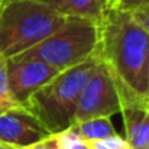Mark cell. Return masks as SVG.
<instances>
[{
	"label": "cell",
	"mask_w": 149,
	"mask_h": 149,
	"mask_svg": "<svg viewBox=\"0 0 149 149\" xmlns=\"http://www.w3.org/2000/svg\"><path fill=\"white\" fill-rule=\"evenodd\" d=\"M122 110L120 94L107 68L97 61L77 103L74 123L96 117H111Z\"/></svg>",
	"instance_id": "obj_5"
},
{
	"label": "cell",
	"mask_w": 149,
	"mask_h": 149,
	"mask_svg": "<svg viewBox=\"0 0 149 149\" xmlns=\"http://www.w3.org/2000/svg\"><path fill=\"white\" fill-rule=\"evenodd\" d=\"M20 149H47V139L36 142V143H32V145H28V146H23Z\"/></svg>",
	"instance_id": "obj_15"
},
{
	"label": "cell",
	"mask_w": 149,
	"mask_h": 149,
	"mask_svg": "<svg viewBox=\"0 0 149 149\" xmlns=\"http://www.w3.org/2000/svg\"><path fill=\"white\" fill-rule=\"evenodd\" d=\"M23 107L17 100L13 97L7 80V71H6V58L0 56V111Z\"/></svg>",
	"instance_id": "obj_11"
},
{
	"label": "cell",
	"mask_w": 149,
	"mask_h": 149,
	"mask_svg": "<svg viewBox=\"0 0 149 149\" xmlns=\"http://www.w3.org/2000/svg\"><path fill=\"white\" fill-rule=\"evenodd\" d=\"M51 135L41 120L26 107L0 111V142L23 148L41 142Z\"/></svg>",
	"instance_id": "obj_7"
},
{
	"label": "cell",
	"mask_w": 149,
	"mask_h": 149,
	"mask_svg": "<svg viewBox=\"0 0 149 149\" xmlns=\"http://www.w3.org/2000/svg\"><path fill=\"white\" fill-rule=\"evenodd\" d=\"M54 138L59 149H87L86 142L80 139V136L75 133L72 126L58 133H54Z\"/></svg>",
	"instance_id": "obj_12"
},
{
	"label": "cell",
	"mask_w": 149,
	"mask_h": 149,
	"mask_svg": "<svg viewBox=\"0 0 149 149\" xmlns=\"http://www.w3.org/2000/svg\"><path fill=\"white\" fill-rule=\"evenodd\" d=\"M4 1H6V0H0V10H1V7H3V4H4Z\"/></svg>",
	"instance_id": "obj_22"
},
{
	"label": "cell",
	"mask_w": 149,
	"mask_h": 149,
	"mask_svg": "<svg viewBox=\"0 0 149 149\" xmlns=\"http://www.w3.org/2000/svg\"><path fill=\"white\" fill-rule=\"evenodd\" d=\"M126 141L132 149H145L149 145V101L122 106Z\"/></svg>",
	"instance_id": "obj_8"
},
{
	"label": "cell",
	"mask_w": 149,
	"mask_h": 149,
	"mask_svg": "<svg viewBox=\"0 0 149 149\" xmlns=\"http://www.w3.org/2000/svg\"><path fill=\"white\" fill-rule=\"evenodd\" d=\"M99 36V22L80 16H67L54 33L19 55L65 70L94 56Z\"/></svg>",
	"instance_id": "obj_4"
},
{
	"label": "cell",
	"mask_w": 149,
	"mask_h": 149,
	"mask_svg": "<svg viewBox=\"0 0 149 149\" xmlns=\"http://www.w3.org/2000/svg\"><path fill=\"white\" fill-rule=\"evenodd\" d=\"M87 149H132L129 146L126 138L120 136L119 133L114 136H109L104 139H97V141H88L86 142Z\"/></svg>",
	"instance_id": "obj_13"
},
{
	"label": "cell",
	"mask_w": 149,
	"mask_h": 149,
	"mask_svg": "<svg viewBox=\"0 0 149 149\" xmlns=\"http://www.w3.org/2000/svg\"><path fill=\"white\" fill-rule=\"evenodd\" d=\"M133 4H149V0H126L122 7H129V6H133Z\"/></svg>",
	"instance_id": "obj_16"
},
{
	"label": "cell",
	"mask_w": 149,
	"mask_h": 149,
	"mask_svg": "<svg viewBox=\"0 0 149 149\" xmlns=\"http://www.w3.org/2000/svg\"><path fill=\"white\" fill-rule=\"evenodd\" d=\"M97 61L99 58L94 55L81 64L62 70L29 97L25 107L41 120L49 133L65 130L74 123L80 94Z\"/></svg>",
	"instance_id": "obj_3"
},
{
	"label": "cell",
	"mask_w": 149,
	"mask_h": 149,
	"mask_svg": "<svg viewBox=\"0 0 149 149\" xmlns=\"http://www.w3.org/2000/svg\"><path fill=\"white\" fill-rule=\"evenodd\" d=\"M125 1L126 0H107V6L109 9H117V7H122Z\"/></svg>",
	"instance_id": "obj_17"
},
{
	"label": "cell",
	"mask_w": 149,
	"mask_h": 149,
	"mask_svg": "<svg viewBox=\"0 0 149 149\" xmlns=\"http://www.w3.org/2000/svg\"><path fill=\"white\" fill-rule=\"evenodd\" d=\"M71 126L75 130V133L80 136V139L84 142L104 139L117 135V130L114 129L110 117H96V119L81 120L72 123Z\"/></svg>",
	"instance_id": "obj_10"
},
{
	"label": "cell",
	"mask_w": 149,
	"mask_h": 149,
	"mask_svg": "<svg viewBox=\"0 0 149 149\" xmlns=\"http://www.w3.org/2000/svg\"><path fill=\"white\" fill-rule=\"evenodd\" d=\"M148 100H149V65H148Z\"/></svg>",
	"instance_id": "obj_21"
},
{
	"label": "cell",
	"mask_w": 149,
	"mask_h": 149,
	"mask_svg": "<svg viewBox=\"0 0 149 149\" xmlns=\"http://www.w3.org/2000/svg\"><path fill=\"white\" fill-rule=\"evenodd\" d=\"M6 71L13 97L25 107L29 97L56 77L62 70L51 67L35 58L15 55L6 58Z\"/></svg>",
	"instance_id": "obj_6"
},
{
	"label": "cell",
	"mask_w": 149,
	"mask_h": 149,
	"mask_svg": "<svg viewBox=\"0 0 149 149\" xmlns=\"http://www.w3.org/2000/svg\"><path fill=\"white\" fill-rule=\"evenodd\" d=\"M145 149H149V145H148V146H146V148H145Z\"/></svg>",
	"instance_id": "obj_23"
},
{
	"label": "cell",
	"mask_w": 149,
	"mask_h": 149,
	"mask_svg": "<svg viewBox=\"0 0 149 149\" xmlns=\"http://www.w3.org/2000/svg\"><path fill=\"white\" fill-rule=\"evenodd\" d=\"M0 149H20V148L19 146H15V145H10V143L0 142Z\"/></svg>",
	"instance_id": "obj_20"
},
{
	"label": "cell",
	"mask_w": 149,
	"mask_h": 149,
	"mask_svg": "<svg viewBox=\"0 0 149 149\" xmlns=\"http://www.w3.org/2000/svg\"><path fill=\"white\" fill-rule=\"evenodd\" d=\"M36 1H41V3H45V4H49L52 7H59V4H61V0H36Z\"/></svg>",
	"instance_id": "obj_19"
},
{
	"label": "cell",
	"mask_w": 149,
	"mask_h": 149,
	"mask_svg": "<svg viewBox=\"0 0 149 149\" xmlns=\"http://www.w3.org/2000/svg\"><path fill=\"white\" fill-rule=\"evenodd\" d=\"M65 17L56 7L36 0H6L0 10V56L10 58L35 47Z\"/></svg>",
	"instance_id": "obj_2"
},
{
	"label": "cell",
	"mask_w": 149,
	"mask_h": 149,
	"mask_svg": "<svg viewBox=\"0 0 149 149\" xmlns=\"http://www.w3.org/2000/svg\"><path fill=\"white\" fill-rule=\"evenodd\" d=\"M125 9H127L133 15V17L149 33V4H133V6H129Z\"/></svg>",
	"instance_id": "obj_14"
},
{
	"label": "cell",
	"mask_w": 149,
	"mask_h": 149,
	"mask_svg": "<svg viewBox=\"0 0 149 149\" xmlns=\"http://www.w3.org/2000/svg\"><path fill=\"white\" fill-rule=\"evenodd\" d=\"M99 32L96 55L114 80L122 106L149 101V33L125 7L107 9Z\"/></svg>",
	"instance_id": "obj_1"
},
{
	"label": "cell",
	"mask_w": 149,
	"mask_h": 149,
	"mask_svg": "<svg viewBox=\"0 0 149 149\" xmlns=\"http://www.w3.org/2000/svg\"><path fill=\"white\" fill-rule=\"evenodd\" d=\"M47 149H59L58 145H56V141L54 138V135H51L47 138Z\"/></svg>",
	"instance_id": "obj_18"
},
{
	"label": "cell",
	"mask_w": 149,
	"mask_h": 149,
	"mask_svg": "<svg viewBox=\"0 0 149 149\" xmlns=\"http://www.w3.org/2000/svg\"><path fill=\"white\" fill-rule=\"evenodd\" d=\"M107 9V0H61L58 7L65 16H80L94 22L101 20Z\"/></svg>",
	"instance_id": "obj_9"
}]
</instances>
